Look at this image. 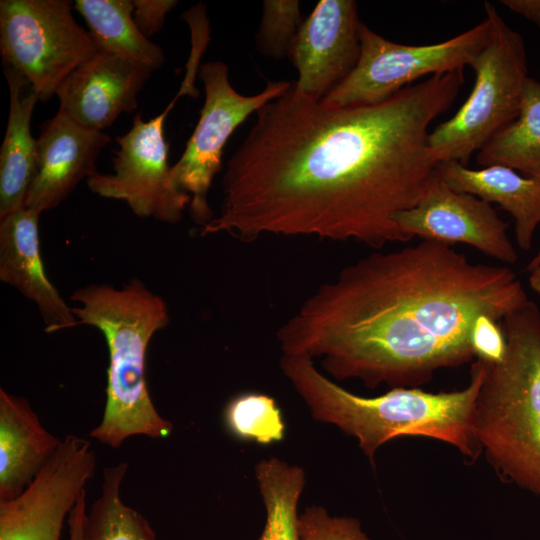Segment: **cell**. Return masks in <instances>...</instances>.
<instances>
[{
    "instance_id": "obj_28",
    "label": "cell",
    "mask_w": 540,
    "mask_h": 540,
    "mask_svg": "<svg viewBox=\"0 0 540 540\" xmlns=\"http://www.w3.org/2000/svg\"><path fill=\"white\" fill-rule=\"evenodd\" d=\"M133 18L147 38L161 30L167 14L177 5L176 0H132Z\"/></svg>"
},
{
    "instance_id": "obj_22",
    "label": "cell",
    "mask_w": 540,
    "mask_h": 540,
    "mask_svg": "<svg viewBox=\"0 0 540 540\" xmlns=\"http://www.w3.org/2000/svg\"><path fill=\"white\" fill-rule=\"evenodd\" d=\"M255 475L266 509L257 540H302L297 506L305 485L303 468L270 457L257 463Z\"/></svg>"
},
{
    "instance_id": "obj_31",
    "label": "cell",
    "mask_w": 540,
    "mask_h": 540,
    "mask_svg": "<svg viewBox=\"0 0 540 540\" xmlns=\"http://www.w3.org/2000/svg\"><path fill=\"white\" fill-rule=\"evenodd\" d=\"M528 283L531 290L540 296V266L529 272Z\"/></svg>"
},
{
    "instance_id": "obj_23",
    "label": "cell",
    "mask_w": 540,
    "mask_h": 540,
    "mask_svg": "<svg viewBox=\"0 0 540 540\" xmlns=\"http://www.w3.org/2000/svg\"><path fill=\"white\" fill-rule=\"evenodd\" d=\"M127 471L126 462L104 468L101 494L85 517L84 540H157L149 521L121 499Z\"/></svg>"
},
{
    "instance_id": "obj_19",
    "label": "cell",
    "mask_w": 540,
    "mask_h": 540,
    "mask_svg": "<svg viewBox=\"0 0 540 540\" xmlns=\"http://www.w3.org/2000/svg\"><path fill=\"white\" fill-rule=\"evenodd\" d=\"M9 88V113L0 149V218L25 207L36 170L32 114L39 98L18 72L3 67Z\"/></svg>"
},
{
    "instance_id": "obj_1",
    "label": "cell",
    "mask_w": 540,
    "mask_h": 540,
    "mask_svg": "<svg viewBox=\"0 0 540 540\" xmlns=\"http://www.w3.org/2000/svg\"><path fill=\"white\" fill-rule=\"evenodd\" d=\"M463 70L345 107L297 92L292 82L255 113L227 162L220 211L201 235L314 237L373 250L409 242L396 218L438 173L429 127L458 96Z\"/></svg>"
},
{
    "instance_id": "obj_10",
    "label": "cell",
    "mask_w": 540,
    "mask_h": 540,
    "mask_svg": "<svg viewBox=\"0 0 540 540\" xmlns=\"http://www.w3.org/2000/svg\"><path fill=\"white\" fill-rule=\"evenodd\" d=\"M184 95L197 97L199 90L182 81L175 97L159 115L147 122L141 114L134 116L130 130L116 138L119 148L113 157V173L97 171L87 179L93 193L126 202L139 217L171 224L181 221L191 197L171 180L164 124Z\"/></svg>"
},
{
    "instance_id": "obj_6",
    "label": "cell",
    "mask_w": 540,
    "mask_h": 540,
    "mask_svg": "<svg viewBox=\"0 0 540 540\" xmlns=\"http://www.w3.org/2000/svg\"><path fill=\"white\" fill-rule=\"evenodd\" d=\"M491 33L469 66L475 72L473 89L453 117L429 135L431 154L437 163L467 165L470 156L518 115L522 89L528 76L522 36L510 28L496 8L486 2Z\"/></svg>"
},
{
    "instance_id": "obj_2",
    "label": "cell",
    "mask_w": 540,
    "mask_h": 540,
    "mask_svg": "<svg viewBox=\"0 0 540 540\" xmlns=\"http://www.w3.org/2000/svg\"><path fill=\"white\" fill-rule=\"evenodd\" d=\"M529 301L508 266L471 262L421 240L375 250L320 284L277 331L283 355L320 359L336 380L415 388L476 359L482 315L500 322Z\"/></svg>"
},
{
    "instance_id": "obj_15",
    "label": "cell",
    "mask_w": 540,
    "mask_h": 540,
    "mask_svg": "<svg viewBox=\"0 0 540 540\" xmlns=\"http://www.w3.org/2000/svg\"><path fill=\"white\" fill-rule=\"evenodd\" d=\"M111 137L57 112L36 138V170L25 207L38 213L57 207L96 170V161Z\"/></svg>"
},
{
    "instance_id": "obj_8",
    "label": "cell",
    "mask_w": 540,
    "mask_h": 540,
    "mask_svg": "<svg viewBox=\"0 0 540 540\" xmlns=\"http://www.w3.org/2000/svg\"><path fill=\"white\" fill-rule=\"evenodd\" d=\"M490 33L491 21L485 16L475 27L446 41L404 45L387 40L361 22V51L357 65L321 101L339 107L374 104L424 76L464 69L485 46Z\"/></svg>"
},
{
    "instance_id": "obj_20",
    "label": "cell",
    "mask_w": 540,
    "mask_h": 540,
    "mask_svg": "<svg viewBox=\"0 0 540 540\" xmlns=\"http://www.w3.org/2000/svg\"><path fill=\"white\" fill-rule=\"evenodd\" d=\"M73 7L100 52L137 61L153 71L165 63L163 49L137 27L132 0H76Z\"/></svg>"
},
{
    "instance_id": "obj_18",
    "label": "cell",
    "mask_w": 540,
    "mask_h": 540,
    "mask_svg": "<svg viewBox=\"0 0 540 540\" xmlns=\"http://www.w3.org/2000/svg\"><path fill=\"white\" fill-rule=\"evenodd\" d=\"M438 172L454 191L498 204L514 219L517 245L523 250L532 247L540 225V179L521 175L505 166L472 169L459 162L440 163Z\"/></svg>"
},
{
    "instance_id": "obj_3",
    "label": "cell",
    "mask_w": 540,
    "mask_h": 540,
    "mask_svg": "<svg viewBox=\"0 0 540 540\" xmlns=\"http://www.w3.org/2000/svg\"><path fill=\"white\" fill-rule=\"evenodd\" d=\"M280 368L312 417L356 438L373 465L383 444L406 435L443 441L473 460L482 453L475 435V405L485 374L482 360L472 362L470 381L461 390L431 393L397 387L375 397L344 389L309 357L282 354Z\"/></svg>"
},
{
    "instance_id": "obj_4",
    "label": "cell",
    "mask_w": 540,
    "mask_h": 540,
    "mask_svg": "<svg viewBox=\"0 0 540 540\" xmlns=\"http://www.w3.org/2000/svg\"><path fill=\"white\" fill-rule=\"evenodd\" d=\"M71 300L78 303L72 310L79 325L97 328L109 353L105 408L90 437L118 449L132 436L170 435L173 424L154 406L145 377L150 340L169 322L166 302L137 278L121 288L87 285Z\"/></svg>"
},
{
    "instance_id": "obj_21",
    "label": "cell",
    "mask_w": 540,
    "mask_h": 540,
    "mask_svg": "<svg viewBox=\"0 0 540 540\" xmlns=\"http://www.w3.org/2000/svg\"><path fill=\"white\" fill-rule=\"evenodd\" d=\"M481 167L500 165L540 179V82L524 83L517 117L477 152Z\"/></svg>"
},
{
    "instance_id": "obj_24",
    "label": "cell",
    "mask_w": 540,
    "mask_h": 540,
    "mask_svg": "<svg viewBox=\"0 0 540 540\" xmlns=\"http://www.w3.org/2000/svg\"><path fill=\"white\" fill-rule=\"evenodd\" d=\"M224 422L236 438L265 445L281 441L285 433L276 401L261 393H243L232 398L225 407Z\"/></svg>"
},
{
    "instance_id": "obj_27",
    "label": "cell",
    "mask_w": 540,
    "mask_h": 540,
    "mask_svg": "<svg viewBox=\"0 0 540 540\" xmlns=\"http://www.w3.org/2000/svg\"><path fill=\"white\" fill-rule=\"evenodd\" d=\"M470 342L476 359L489 364L501 362L506 354L507 341L500 322L487 315L474 323Z\"/></svg>"
},
{
    "instance_id": "obj_7",
    "label": "cell",
    "mask_w": 540,
    "mask_h": 540,
    "mask_svg": "<svg viewBox=\"0 0 540 540\" xmlns=\"http://www.w3.org/2000/svg\"><path fill=\"white\" fill-rule=\"evenodd\" d=\"M68 0H1L3 67L21 74L47 102L77 67L99 52Z\"/></svg>"
},
{
    "instance_id": "obj_14",
    "label": "cell",
    "mask_w": 540,
    "mask_h": 540,
    "mask_svg": "<svg viewBox=\"0 0 540 540\" xmlns=\"http://www.w3.org/2000/svg\"><path fill=\"white\" fill-rule=\"evenodd\" d=\"M152 69L134 60L98 52L59 86L58 111L80 125L103 131L137 108Z\"/></svg>"
},
{
    "instance_id": "obj_29",
    "label": "cell",
    "mask_w": 540,
    "mask_h": 540,
    "mask_svg": "<svg viewBox=\"0 0 540 540\" xmlns=\"http://www.w3.org/2000/svg\"><path fill=\"white\" fill-rule=\"evenodd\" d=\"M86 496L85 490L68 516L69 540H84V522L87 514Z\"/></svg>"
},
{
    "instance_id": "obj_12",
    "label": "cell",
    "mask_w": 540,
    "mask_h": 540,
    "mask_svg": "<svg viewBox=\"0 0 540 540\" xmlns=\"http://www.w3.org/2000/svg\"><path fill=\"white\" fill-rule=\"evenodd\" d=\"M396 221L410 239L418 236L448 245L464 243L507 264L518 258L508 225L492 205L472 194L454 191L439 172L417 204L400 213Z\"/></svg>"
},
{
    "instance_id": "obj_25",
    "label": "cell",
    "mask_w": 540,
    "mask_h": 540,
    "mask_svg": "<svg viewBox=\"0 0 540 540\" xmlns=\"http://www.w3.org/2000/svg\"><path fill=\"white\" fill-rule=\"evenodd\" d=\"M256 48L274 60L288 57L291 44L303 20L298 0H264Z\"/></svg>"
},
{
    "instance_id": "obj_9",
    "label": "cell",
    "mask_w": 540,
    "mask_h": 540,
    "mask_svg": "<svg viewBox=\"0 0 540 540\" xmlns=\"http://www.w3.org/2000/svg\"><path fill=\"white\" fill-rule=\"evenodd\" d=\"M198 77L204 86V104L182 155L171 166L170 177L175 186L190 195L192 218L203 226L214 216L208 204V192L222 170L226 142L250 115L280 97L292 82L269 81L261 92L242 95L231 85L229 67L220 60L200 65Z\"/></svg>"
},
{
    "instance_id": "obj_30",
    "label": "cell",
    "mask_w": 540,
    "mask_h": 540,
    "mask_svg": "<svg viewBox=\"0 0 540 540\" xmlns=\"http://www.w3.org/2000/svg\"><path fill=\"white\" fill-rule=\"evenodd\" d=\"M501 3L540 27V0H503Z\"/></svg>"
},
{
    "instance_id": "obj_5",
    "label": "cell",
    "mask_w": 540,
    "mask_h": 540,
    "mask_svg": "<svg viewBox=\"0 0 540 540\" xmlns=\"http://www.w3.org/2000/svg\"><path fill=\"white\" fill-rule=\"evenodd\" d=\"M500 325L507 350L485 362L475 435L501 477L540 499V309L529 300Z\"/></svg>"
},
{
    "instance_id": "obj_32",
    "label": "cell",
    "mask_w": 540,
    "mask_h": 540,
    "mask_svg": "<svg viewBox=\"0 0 540 540\" xmlns=\"http://www.w3.org/2000/svg\"><path fill=\"white\" fill-rule=\"evenodd\" d=\"M538 266H540V249L534 255V257L529 261V263L526 266V270L528 272H531L534 269H536Z\"/></svg>"
},
{
    "instance_id": "obj_17",
    "label": "cell",
    "mask_w": 540,
    "mask_h": 540,
    "mask_svg": "<svg viewBox=\"0 0 540 540\" xmlns=\"http://www.w3.org/2000/svg\"><path fill=\"white\" fill-rule=\"evenodd\" d=\"M30 402L0 389V501L20 495L59 448Z\"/></svg>"
},
{
    "instance_id": "obj_26",
    "label": "cell",
    "mask_w": 540,
    "mask_h": 540,
    "mask_svg": "<svg viewBox=\"0 0 540 540\" xmlns=\"http://www.w3.org/2000/svg\"><path fill=\"white\" fill-rule=\"evenodd\" d=\"M299 532L302 540H371L357 518L331 516L316 505L299 515Z\"/></svg>"
},
{
    "instance_id": "obj_11",
    "label": "cell",
    "mask_w": 540,
    "mask_h": 540,
    "mask_svg": "<svg viewBox=\"0 0 540 540\" xmlns=\"http://www.w3.org/2000/svg\"><path fill=\"white\" fill-rule=\"evenodd\" d=\"M89 440L67 435L17 497L0 501V540H60L64 520L94 476Z\"/></svg>"
},
{
    "instance_id": "obj_13",
    "label": "cell",
    "mask_w": 540,
    "mask_h": 540,
    "mask_svg": "<svg viewBox=\"0 0 540 540\" xmlns=\"http://www.w3.org/2000/svg\"><path fill=\"white\" fill-rule=\"evenodd\" d=\"M358 4L321 0L303 20L288 58L298 73L294 89L322 100L354 70L361 51Z\"/></svg>"
},
{
    "instance_id": "obj_16",
    "label": "cell",
    "mask_w": 540,
    "mask_h": 540,
    "mask_svg": "<svg viewBox=\"0 0 540 540\" xmlns=\"http://www.w3.org/2000/svg\"><path fill=\"white\" fill-rule=\"evenodd\" d=\"M40 213L24 207L0 218V279L37 306L46 333L79 325L49 281L40 255Z\"/></svg>"
}]
</instances>
